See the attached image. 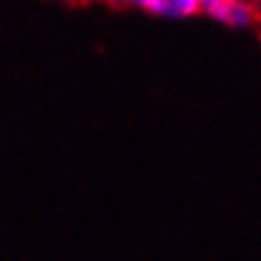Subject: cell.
<instances>
[{
    "mask_svg": "<svg viewBox=\"0 0 261 261\" xmlns=\"http://www.w3.org/2000/svg\"><path fill=\"white\" fill-rule=\"evenodd\" d=\"M201 3H204V0H201Z\"/></svg>",
    "mask_w": 261,
    "mask_h": 261,
    "instance_id": "obj_4",
    "label": "cell"
},
{
    "mask_svg": "<svg viewBox=\"0 0 261 261\" xmlns=\"http://www.w3.org/2000/svg\"><path fill=\"white\" fill-rule=\"evenodd\" d=\"M201 14L232 29H250L261 20L257 0H204Z\"/></svg>",
    "mask_w": 261,
    "mask_h": 261,
    "instance_id": "obj_1",
    "label": "cell"
},
{
    "mask_svg": "<svg viewBox=\"0 0 261 261\" xmlns=\"http://www.w3.org/2000/svg\"><path fill=\"white\" fill-rule=\"evenodd\" d=\"M117 7L140 9L164 20H188L201 14V0H111Z\"/></svg>",
    "mask_w": 261,
    "mask_h": 261,
    "instance_id": "obj_2",
    "label": "cell"
},
{
    "mask_svg": "<svg viewBox=\"0 0 261 261\" xmlns=\"http://www.w3.org/2000/svg\"><path fill=\"white\" fill-rule=\"evenodd\" d=\"M257 5H259V14H261V0H257Z\"/></svg>",
    "mask_w": 261,
    "mask_h": 261,
    "instance_id": "obj_3",
    "label": "cell"
}]
</instances>
